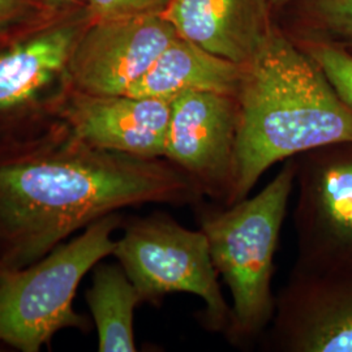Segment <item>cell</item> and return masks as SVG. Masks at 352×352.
<instances>
[{"label": "cell", "instance_id": "1", "mask_svg": "<svg viewBox=\"0 0 352 352\" xmlns=\"http://www.w3.org/2000/svg\"><path fill=\"white\" fill-rule=\"evenodd\" d=\"M200 190L166 158L103 151L74 139L62 148L0 164V231L12 264L33 261L126 206L196 205Z\"/></svg>", "mask_w": 352, "mask_h": 352}, {"label": "cell", "instance_id": "2", "mask_svg": "<svg viewBox=\"0 0 352 352\" xmlns=\"http://www.w3.org/2000/svg\"><path fill=\"white\" fill-rule=\"evenodd\" d=\"M232 204L248 197L276 164L352 142V110L302 47L273 26L243 65Z\"/></svg>", "mask_w": 352, "mask_h": 352}, {"label": "cell", "instance_id": "3", "mask_svg": "<svg viewBox=\"0 0 352 352\" xmlns=\"http://www.w3.org/2000/svg\"><path fill=\"white\" fill-rule=\"evenodd\" d=\"M295 158L263 190L232 205H195L215 270L231 295V316L225 336L236 347L263 337L276 309L272 283L274 257L289 199L295 188Z\"/></svg>", "mask_w": 352, "mask_h": 352}, {"label": "cell", "instance_id": "4", "mask_svg": "<svg viewBox=\"0 0 352 352\" xmlns=\"http://www.w3.org/2000/svg\"><path fill=\"white\" fill-rule=\"evenodd\" d=\"M122 222L109 214L87 231L58 247L39 264L0 273V340L36 352L62 327H82L72 300L80 280L96 264L113 254L111 235Z\"/></svg>", "mask_w": 352, "mask_h": 352}, {"label": "cell", "instance_id": "5", "mask_svg": "<svg viewBox=\"0 0 352 352\" xmlns=\"http://www.w3.org/2000/svg\"><path fill=\"white\" fill-rule=\"evenodd\" d=\"M113 256L142 302H160L173 294L195 295L205 305L204 327L213 333H226L231 307L200 228H187L166 213L136 218L116 240Z\"/></svg>", "mask_w": 352, "mask_h": 352}, {"label": "cell", "instance_id": "6", "mask_svg": "<svg viewBox=\"0 0 352 352\" xmlns=\"http://www.w3.org/2000/svg\"><path fill=\"white\" fill-rule=\"evenodd\" d=\"M295 164L294 267L352 272V142L304 153Z\"/></svg>", "mask_w": 352, "mask_h": 352}, {"label": "cell", "instance_id": "7", "mask_svg": "<svg viewBox=\"0 0 352 352\" xmlns=\"http://www.w3.org/2000/svg\"><path fill=\"white\" fill-rule=\"evenodd\" d=\"M239 133V104L234 96L193 91L171 101L164 155L202 197L232 205Z\"/></svg>", "mask_w": 352, "mask_h": 352}, {"label": "cell", "instance_id": "8", "mask_svg": "<svg viewBox=\"0 0 352 352\" xmlns=\"http://www.w3.org/2000/svg\"><path fill=\"white\" fill-rule=\"evenodd\" d=\"M272 352H352V272L292 267L266 330Z\"/></svg>", "mask_w": 352, "mask_h": 352}, {"label": "cell", "instance_id": "9", "mask_svg": "<svg viewBox=\"0 0 352 352\" xmlns=\"http://www.w3.org/2000/svg\"><path fill=\"white\" fill-rule=\"evenodd\" d=\"M175 38L162 13L93 21L78 38L67 72L76 91L126 94Z\"/></svg>", "mask_w": 352, "mask_h": 352}, {"label": "cell", "instance_id": "10", "mask_svg": "<svg viewBox=\"0 0 352 352\" xmlns=\"http://www.w3.org/2000/svg\"><path fill=\"white\" fill-rule=\"evenodd\" d=\"M171 102L76 91L67 118L76 139L103 151L164 158Z\"/></svg>", "mask_w": 352, "mask_h": 352}, {"label": "cell", "instance_id": "11", "mask_svg": "<svg viewBox=\"0 0 352 352\" xmlns=\"http://www.w3.org/2000/svg\"><path fill=\"white\" fill-rule=\"evenodd\" d=\"M266 4L267 0H171L162 14L177 37L244 65L272 28Z\"/></svg>", "mask_w": 352, "mask_h": 352}, {"label": "cell", "instance_id": "12", "mask_svg": "<svg viewBox=\"0 0 352 352\" xmlns=\"http://www.w3.org/2000/svg\"><path fill=\"white\" fill-rule=\"evenodd\" d=\"M243 65L177 37L126 90V96L173 101L184 93L209 91L238 96Z\"/></svg>", "mask_w": 352, "mask_h": 352}, {"label": "cell", "instance_id": "13", "mask_svg": "<svg viewBox=\"0 0 352 352\" xmlns=\"http://www.w3.org/2000/svg\"><path fill=\"white\" fill-rule=\"evenodd\" d=\"M82 32L77 25L59 26L0 54V110L32 101L67 69Z\"/></svg>", "mask_w": 352, "mask_h": 352}, {"label": "cell", "instance_id": "14", "mask_svg": "<svg viewBox=\"0 0 352 352\" xmlns=\"http://www.w3.org/2000/svg\"><path fill=\"white\" fill-rule=\"evenodd\" d=\"M101 352H135L133 315L142 302L122 265H100L87 294Z\"/></svg>", "mask_w": 352, "mask_h": 352}, {"label": "cell", "instance_id": "15", "mask_svg": "<svg viewBox=\"0 0 352 352\" xmlns=\"http://www.w3.org/2000/svg\"><path fill=\"white\" fill-rule=\"evenodd\" d=\"M325 75L342 101L352 110V51L327 39H308L299 45Z\"/></svg>", "mask_w": 352, "mask_h": 352}, {"label": "cell", "instance_id": "16", "mask_svg": "<svg viewBox=\"0 0 352 352\" xmlns=\"http://www.w3.org/2000/svg\"><path fill=\"white\" fill-rule=\"evenodd\" d=\"M308 16L321 39L352 51V0H312Z\"/></svg>", "mask_w": 352, "mask_h": 352}, {"label": "cell", "instance_id": "17", "mask_svg": "<svg viewBox=\"0 0 352 352\" xmlns=\"http://www.w3.org/2000/svg\"><path fill=\"white\" fill-rule=\"evenodd\" d=\"M171 0H88L90 23L162 13Z\"/></svg>", "mask_w": 352, "mask_h": 352}, {"label": "cell", "instance_id": "18", "mask_svg": "<svg viewBox=\"0 0 352 352\" xmlns=\"http://www.w3.org/2000/svg\"><path fill=\"white\" fill-rule=\"evenodd\" d=\"M25 0H0V23H4L23 10Z\"/></svg>", "mask_w": 352, "mask_h": 352}, {"label": "cell", "instance_id": "19", "mask_svg": "<svg viewBox=\"0 0 352 352\" xmlns=\"http://www.w3.org/2000/svg\"><path fill=\"white\" fill-rule=\"evenodd\" d=\"M37 1L49 8H63V7H69V6H75L80 3L87 4L88 0H37Z\"/></svg>", "mask_w": 352, "mask_h": 352}, {"label": "cell", "instance_id": "20", "mask_svg": "<svg viewBox=\"0 0 352 352\" xmlns=\"http://www.w3.org/2000/svg\"><path fill=\"white\" fill-rule=\"evenodd\" d=\"M291 0H267V3L269 4H272V6H276V7H280V6H285V4H287L289 3Z\"/></svg>", "mask_w": 352, "mask_h": 352}]
</instances>
